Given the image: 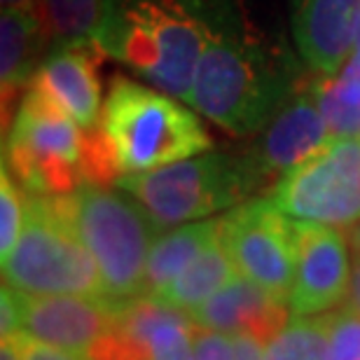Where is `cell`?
<instances>
[{"instance_id":"9","label":"cell","mask_w":360,"mask_h":360,"mask_svg":"<svg viewBox=\"0 0 360 360\" xmlns=\"http://www.w3.org/2000/svg\"><path fill=\"white\" fill-rule=\"evenodd\" d=\"M220 239L241 276L290 297L297 264L295 220L267 199H248L220 218Z\"/></svg>"},{"instance_id":"8","label":"cell","mask_w":360,"mask_h":360,"mask_svg":"<svg viewBox=\"0 0 360 360\" xmlns=\"http://www.w3.org/2000/svg\"><path fill=\"white\" fill-rule=\"evenodd\" d=\"M269 199L292 220L360 222V139H333L276 180Z\"/></svg>"},{"instance_id":"2","label":"cell","mask_w":360,"mask_h":360,"mask_svg":"<svg viewBox=\"0 0 360 360\" xmlns=\"http://www.w3.org/2000/svg\"><path fill=\"white\" fill-rule=\"evenodd\" d=\"M206 33L204 0H105L94 42L105 56L190 105Z\"/></svg>"},{"instance_id":"33","label":"cell","mask_w":360,"mask_h":360,"mask_svg":"<svg viewBox=\"0 0 360 360\" xmlns=\"http://www.w3.org/2000/svg\"><path fill=\"white\" fill-rule=\"evenodd\" d=\"M35 0H3V7H12V5H31Z\"/></svg>"},{"instance_id":"12","label":"cell","mask_w":360,"mask_h":360,"mask_svg":"<svg viewBox=\"0 0 360 360\" xmlns=\"http://www.w3.org/2000/svg\"><path fill=\"white\" fill-rule=\"evenodd\" d=\"M333 139L311 82H304L269 120L248 155L269 180L271 176H283Z\"/></svg>"},{"instance_id":"1","label":"cell","mask_w":360,"mask_h":360,"mask_svg":"<svg viewBox=\"0 0 360 360\" xmlns=\"http://www.w3.org/2000/svg\"><path fill=\"white\" fill-rule=\"evenodd\" d=\"M206 45L190 105L234 136L260 134L300 87L290 54L234 19L229 0H204Z\"/></svg>"},{"instance_id":"30","label":"cell","mask_w":360,"mask_h":360,"mask_svg":"<svg viewBox=\"0 0 360 360\" xmlns=\"http://www.w3.org/2000/svg\"><path fill=\"white\" fill-rule=\"evenodd\" d=\"M347 304L354 309L356 314H360V257H356L354 271H351V283H349Z\"/></svg>"},{"instance_id":"14","label":"cell","mask_w":360,"mask_h":360,"mask_svg":"<svg viewBox=\"0 0 360 360\" xmlns=\"http://www.w3.org/2000/svg\"><path fill=\"white\" fill-rule=\"evenodd\" d=\"M101 56L103 52L94 40L54 47L42 59L31 82V87L54 101L84 131L98 127L103 110L98 80Z\"/></svg>"},{"instance_id":"16","label":"cell","mask_w":360,"mask_h":360,"mask_svg":"<svg viewBox=\"0 0 360 360\" xmlns=\"http://www.w3.org/2000/svg\"><path fill=\"white\" fill-rule=\"evenodd\" d=\"M47 21L38 5L3 7L0 17V82H3V105L19 89H28L35 70L45 56Z\"/></svg>"},{"instance_id":"24","label":"cell","mask_w":360,"mask_h":360,"mask_svg":"<svg viewBox=\"0 0 360 360\" xmlns=\"http://www.w3.org/2000/svg\"><path fill=\"white\" fill-rule=\"evenodd\" d=\"M328 360H360V314L349 304L328 314Z\"/></svg>"},{"instance_id":"21","label":"cell","mask_w":360,"mask_h":360,"mask_svg":"<svg viewBox=\"0 0 360 360\" xmlns=\"http://www.w3.org/2000/svg\"><path fill=\"white\" fill-rule=\"evenodd\" d=\"M52 45H73L94 40L103 19L105 0H42Z\"/></svg>"},{"instance_id":"20","label":"cell","mask_w":360,"mask_h":360,"mask_svg":"<svg viewBox=\"0 0 360 360\" xmlns=\"http://www.w3.org/2000/svg\"><path fill=\"white\" fill-rule=\"evenodd\" d=\"M262 360H328V316H292Z\"/></svg>"},{"instance_id":"28","label":"cell","mask_w":360,"mask_h":360,"mask_svg":"<svg viewBox=\"0 0 360 360\" xmlns=\"http://www.w3.org/2000/svg\"><path fill=\"white\" fill-rule=\"evenodd\" d=\"M10 340L17 342V347L21 351V358L24 360H84V356H77V354H70V351H63V349L49 347V344L35 342L33 337H28L24 333L14 335V337H10Z\"/></svg>"},{"instance_id":"19","label":"cell","mask_w":360,"mask_h":360,"mask_svg":"<svg viewBox=\"0 0 360 360\" xmlns=\"http://www.w3.org/2000/svg\"><path fill=\"white\" fill-rule=\"evenodd\" d=\"M316 101L335 139H360V68L344 63L337 75L311 80Z\"/></svg>"},{"instance_id":"29","label":"cell","mask_w":360,"mask_h":360,"mask_svg":"<svg viewBox=\"0 0 360 360\" xmlns=\"http://www.w3.org/2000/svg\"><path fill=\"white\" fill-rule=\"evenodd\" d=\"M264 358V342L253 335H234V360H262Z\"/></svg>"},{"instance_id":"10","label":"cell","mask_w":360,"mask_h":360,"mask_svg":"<svg viewBox=\"0 0 360 360\" xmlns=\"http://www.w3.org/2000/svg\"><path fill=\"white\" fill-rule=\"evenodd\" d=\"M297 232V264L290 288V311L316 316L340 307L349 295L351 243L340 227L295 220Z\"/></svg>"},{"instance_id":"3","label":"cell","mask_w":360,"mask_h":360,"mask_svg":"<svg viewBox=\"0 0 360 360\" xmlns=\"http://www.w3.org/2000/svg\"><path fill=\"white\" fill-rule=\"evenodd\" d=\"M190 108L153 84L112 77L98 129L120 174H146L208 153L213 141Z\"/></svg>"},{"instance_id":"17","label":"cell","mask_w":360,"mask_h":360,"mask_svg":"<svg viewBox=\"0 0 360 360\" xmlns=\"http://www.w3.org/2000/svg\"><path fill=\"white\" fill-rule=\"evenodd\" d=\"M220 234V218H206L178 225L167 234H160L150 250V260L146 269L143 295H157L171 281L178 278L197 257L204 253L206 246Z\"/></svg>"},{"instance_id":"25","label":"cell","mask_w":360,"mask_h":360,"mask_svg":"<svg viewBox=\"0 0 360 360\" xmlns=\"http://www.w3.org/2000/svg\"><path fill=\"white\" fill-rule=\"evenodd\" d=\"M84 360H150V349L122 330L112 328L87 351Z\"/></svg>"},{"instance_id":"32","label":"cell","mask_w":360,"mask_h":360,"mask_svg":"<svg viewBox=\"0 0 360 360\" xmlns=\"http://www.w3.org/2000/svg\"><path fill=\"white\" fill-rule=\"evenodd\" d=\"M349 243H351V250H354V255H356V257H360V222H358V225L351 227Z\"/></svg>"},{"instance_id":"27","label":"cell","mask_w":360,"mask_h":360,"mask_svg":"<svg viewBox=\"0 0 360 360\" xmlns=\"http://www.w3.org/2000/svg\"><path fill=\"white\" fill-rule=\"evenodd\" d=\"M21 333V297L19 290L10 283H3L0 288V335L3 340Z\"/></svg>"},{"instance_id":"11","label":"cell","mask_w":360,"mask_h":360,"mask_svg":"<svg viewBox=\"0 0 360 360\" xmlns=\"http://www.w3.org/2000/svg\"><path fill=\"white\" fill-rule=\"evenodd\" d=\"M21 297V333L35 342L87 356L101 337L115 328L117 304L108 297L82 295H26Z\"/></svg>"},{"instance_id":"4","label":"cell","mask_w":360,"mask_h":360,"mask_svg":"<svg viewBox=\"0 0 360 360\" xmlns=\"http://www.w3.org/2000/svg\"><path fill=\"white\" fill-rule=\"evenodd\" d=\"M59 204L96 260L105 297L124 302L143 295L160 227L141 201L122 187L87 183L61 194Z\"/></svg>"},{"instance_id":"6","label":"cell","mask_w":360,"mask_h":360,"mask_svg":"<svg viewBox=\"0 0 360 360\" xmlns=\"http://www.w3.org/2000/svg\"><path fill=\"white\" fill-rule=\"evenodd\" d=\"M3 278L26 295H82L105 297L96 260L84 246L59 197L26 194L24 229Z\"/></svg>"},{"instance_id":"13","label":"cell","mask_w":360,"mask_h":360,"mask_svg":"<svg viewBox=\"0 0 360 360\" xmlns=\"http://www.w3.org/2000/svg\"><path fill=\"white\" fill-rule=\"evenodd\" d=\"M360 31V0H292V38L316 75H337Z\"/></svg>"},{"instance_id":"7","label":"cell","mask_w":360,"mask_h":360,"mask_svg":"<svg viewBox=\"0 0 360 360\" xmlns=\"http://www.w3.org/2000/svg\"><path fill=\"white\" fill-rule=\"evenodd\" d=\"M84 129L28 87L5 131L3 164L26 194L61 197L84 185Z\"/></svg>"},{"instance_id":"15","label":"cell","mask_w":360,"mask_h":360,"mask_svg":"<svg viewBox=\"0 0 360 360\" xmlns=\"http://www.w3.org/2000/svg\"><path fill=\"white\" fill-rule=\"evenodd\" d=\"M290 302L278 297L246 276H236L190 311L197 328L225 335H253L260 342L274 340L290 321Z\"/></svg>"},{"instance_id":"5","label":"cell","mask_w":360,"mask_h":360,"mask_svg":"<svg viewBox=\"0 0 360 360\" xmlns=\"http://www.w3.org/2000/svg\"><path fill=\"white\" fill-rule=\"evenodd\" d=\"M267 183L248 153H204L146 174L120 176L115 185L139 199L157 227L167 229L239 206Z\"/></svg>"},{"instance_id":"26","label":"cell","mask_w":360,"mask_h":360,"mask_svg":"<svg viewBox=\"0 0 360 360\" xmlns=\"http://www.w3.org/2000/svg\"><path fill=\"white\" fill-rule=\"evenodd\" d=\"M194 360H234V335L197 328Z\"/></svg>"},{"instance_id":"31","label":"cell","mask_w":360,"mask_h":360,"mask_svg":"<svg viewBox=\"0 0 360 360\" xmlns=\"http://www.w3.org/2000/svg\"><path fill=\"white\" fill-rule=\"evenodd\" d=\"M0 360H24L14 340H3L0 344Z\"/></svg>"},{"instance_id":"18","label":"cell","mask_w":360,"mask_h":360,"mask_svg":"<svg viewBox=\"0 0 360 360\" xmlns=\"http://www.w3.org/2000/svg\"><path fill=\"white\" fill-rule=\"evenodd\" d=\"M236 276H239V269L218 234L206 246L204 253L155 297L169 302L171 307L183 309V311H194Z\"/></svg>"},{"instance_id":"23","label":"cell","mask_w":360,"mask_h":360,"mask_svg":"<svg viewBox=\"0 0 360 360\" xmlns=\"http://www.w3.org/2000/svg\"><path fill=\"white\" fill-rule=\"evenodd\" d=\"M197 323L190 314L160 326L148 340L150 360H194Z\"/></svg>"},{"instance_id":"22","label":"cell","mask_w":360,"mask_h":360,"mask_svg":"<svg viewBox=\"0 0 360 360\" xmlns=\"http://www.w3.org/2000/svg\"><path fill=\"white\" fill-rule=\"evenodd\" d=\"M26 218V192L10 169H0V262H5L17 246Z\"/></svg>"}]
</instances>
